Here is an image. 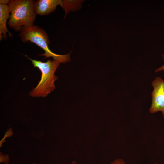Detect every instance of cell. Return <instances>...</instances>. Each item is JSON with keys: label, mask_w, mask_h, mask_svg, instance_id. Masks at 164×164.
<instances>
[{"label": "cell", "mask_w": 164, "mask_h": 164, "mask_svg": "<svg viewBox=\"0 0 164 164\" xmlns=\"http://www.w3.org/2000/svg\"><path fill=\"white\" fill-rule=\"evenodd\" d=\"M35 2L32 0H11L8 4L10 14L9 26L16 31L22 27L33 25L37 14L34 10Z\"/></svg>", "instance_id": "obj_1"}, {"label": "cell", "mask_w": 164, "mask_h": 164, "mask_svg": "<svg viewBox=\"0 0 164 164\" xmlns=\"http://www.w3.org/2000/svg\"><path fill=\"white\" fill-rule=\"evenodd\" d=\"M26 56L32 62L34 67L38 68L42 73L41 78L37 86L29 93L33 97H45L55 88V81L58 79L55 72L60 63L54 59L46 62L33 60Z\"/></svg>", "instance_id": "obj_2"}, {"label": "cell", "mask_w": 164, "mask_h": 164, "mask_svg": "<svg viewBox=\"0 0 164 164\" xmlns=\"http://www.w3.org/2000/svg\"><path fill=\"white\" fill-rule=\"evenodd\" d=\"M24 43L28 41L34 43L41 48L44 53L39 55L45 56V58L53 57L60 63H65L70 60V53L66 55H58L51 51L48 44L50 43L48 35L46 31L38 26L33 25L29 27H22L19 35Z\"/></svg>", "instance_id": "obj_3"}, {"label": "cell", "mask_w": 164, "mask_h": 164, "mask_svg": "<svg viewBox=\"0 0 164 164\" xmlns=\"http://www.w3.org/2000/svg\"><path fill=\"white\" fill-rule=\"evenodd\" d=\"M152 84L154 89L151 93L152 104L149 111L151 113L161 111L164 118V81L161 77H156Z\"/></svg>", "instance_id": "obj_4"}, {"label": "cell", "mask_w": 164, "mask_h": 164, "mask_svg": "<svg viewBox=\"0 0 164 164\" xmlns=\"http://www.w3.org/2000/svg\"><path fill=\"white\" fill-rule=\"evenodd\" d=\"M62 0H38L35 2L34 10L37 14L43 16L54 11L57 5H61Z\"/></svg>", "instance_id": "obj_5"}, {"label": "cell", "mask_w": 164, "mask_h": 164, "mask_svg": "<svg viewBox=\"0 0 164 164\" xmlns=\"http://www.w3.org/2000/svg\"><path fill=\"white\" fill-rule=\"evenodd\" d=\"M10 12L8 5L0 4V40L3 38L5 39L7 38V33L10 37L13 35L8 30L6 22L10 17Z\"/></svg>", "instance_id": "obj_6"}, {"label": "cell", "mask_w": 164, "mask_h": 164, "mask_svg": "<svg viewBox=\"0 0 164 164\" xmlns=\"http://www.w3.org/2000/svg\"><path fill=\"white\" fill-rule=\"evenodd\" d=\"M75 2L73 1L62 0V3L60 6L65 11L66 14L74 9Z\"/></svg>", "instance_id": "obj_7"}, {"label": "cell", "mask_w": 164, "mask_h": 164, "mask_svg": "<svg viewBox=\"0 0 164 164\" xmlns=\"http://www.w3.org/2000/svg\"><path fill=\"white\" fill-rule=\"evenodd\" d=\"M13 134V130L12 128H10L5 132L4 136L0 142V147H1L3 143L5 142V139L8 137H11Z\"/></svg>", "instance_id": "obj_8"}, {"label": "cell", "mask_w": 164, "mask_h": 164, "mask_svg": "<svg viewBox=\"0 0 164 164\" xmlns=\"http://www.w3.org/2000/svg\"><path fill=\"white\" fill-rule=\"evenodd\" d=\"M9 156L7 154H3L2 152H0V162H4L5 164H8L9 161Z\"/></svg>", "instance_id": "obj_9"}, {"label": "cell", "mask_w": 164, "mask_h": 164, "mask_svg": "<svg viewBox=\"0 0 164 164\" xmlns=\"http://www.w3.org/2000/svg\"><path fill=\"white\" fill-rule=\"evenodd\" d=\"M110 164H126L121 159L118 158L113 161Z\"/></svg>", "instance_id": "obj_10"}, {"label": "cell", "mask_w": 164, "mask_h": 164, "mask_svg": "<svg viewBox=\"0 0 164 164\" xmlns=\"http://www.w3.org/2000/svg\"><path fill=\"white\" fill-rule=\"evenodd\" d=\"M10 0H0V4L7 5L9 3Z\"/></svg>", "instance_id": "obj_11"}, {"label": "cell", "mask_w": 164, "mask_h": 164, "mask_svg": "<svg viewBox=\"0 0 164 164\" xmlns=\"http://www.w3.org/2000/svg\"><path fill=\"white\" fill-rule=\"evenodd\" d=\"M163 57L164 59V55H163ZM164 70V64L160 67L157 69L155 71V72H158L159 71H161Z\"/></svg>", "instance_id": "obj_12"}, {"label": "cell", "mask_w": 164, "mask_h": 164, "mask_svg": "<svg viewBox=\"0 0 164 164\" xmlns=\"http://www.w3.org/2000/svg\"><path fill=\"white\" fill-rule=\"evenodd\" d=\"M70 164H78L75 161H73Z\"/></svg>", "instance_id": "obj_13"}, {"label": "cell", "mask_w": 164, "mask_h": 164, "mask_svg": "<svg viewBox=\"0 0 164 164\" xmlns=\"http://www.w3.org/2000/svg\"><path fill=\"white\" fill-rule=\"evenodd\" d=\"M32 164H35V163H32Z\"/></svg>", "instance_id": "obj_14"}]
</instances>
